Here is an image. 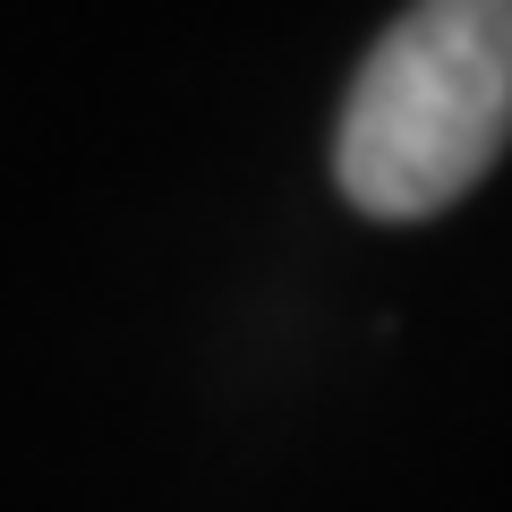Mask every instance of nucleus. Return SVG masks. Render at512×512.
I'll list each match as a JSON object with an SVG mask.
<instances>
[{
    "label": "nucleus",
    "instance_id": "obj_1",
    "mask_svg": "<svg viewBox=\"0 0 512 512\" xmlns=\"http://www.w3.org/2000/svg\"><path fill=\"white\" fill-rule=\"evenodd\" d=\"M512 146V0H419L376 35L333 128V180L376 222L461 205Z\"/></svg>",
    "mask_w": 512,
    "mask_h": 512
}]
</instances>
